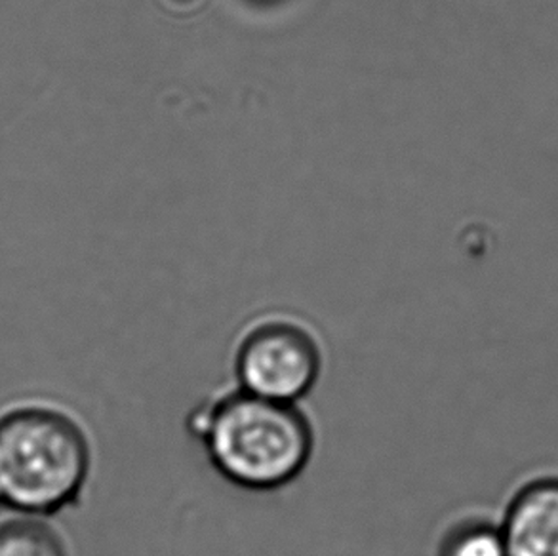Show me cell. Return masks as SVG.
<instances>
[{"label": "cell", "instance_id": "obj_3", "mask_svg": "<svg viewBox=\"0 0 558 556\" xmlns=\"http://www.w3.org/2000/svg\"><path fill=\"white\" fill-rule=\"evenodd\" d=\"M323 370L325 349L317 331L294 316H262L234 341V385L262 399L300 404Z\"/></svg>", "mask_w": 558, "mask_h": 556}, {"label": "cell", "instance_id": "obj_4", "mask_svg": "<svg viewBox=\"0 0 558 556\" xmlns=\"http://www.w3.org/2000/svg\"><path fill=\"white\" fill-rule=\"evenodd\" d=\"M507 556H558V476H539L514 492L499 519Z\"/></svg>", "mask_w": 558, "mask_h": 556}, {"label": "cell", "instance_id": "obj_1", "mask_svg": "<svg viewBox=\"0 0 558 556\" xmlns=\"http://www.w3.org/2000/svg\"><path fill=\"white\" fill-rule=\"evenodd\" d=\"M187 428L211 469L248 492L287 488L305 473L317 446L300 404L262 399L234 384L193 408Z\"/></svg>", "mask_w": 558, "mask_h": 556}, {"label": "cell", "instance_id": "obj_2", "mask_svg": "<svg viewBox=\"0 0 558 556\" xmlns=\"http://www.w3.org/2000/svg\"><path fill=\"white\" fill-rule=\"evenodd\" d=\"M92 446L73 418L23 408L0 421V504L53 515L76 504L90 479Z\"/></svg>", "mask_w": 558, "mask_h": 556}, {"label": "cell", "instance_id": "obj_5", "mask_svg": "<svg viewBox=\"0 0 558 556\" xmlns=\"http://www.w3.org/2000/svg\"><path fill=\"white\" fill-rule=\"evenodd\" d=\"M437 556H507L499 520L481 515L456 520L440 537Z\"/></svg>", "mask_w": 558, "mask_h": 556}, {"label": "cell", "instance_id": "obj_7", "mask_svg": "<svg viewBox=\"0 0 558 556\" xmlns=\"http://www.w3.org/2000/svg\"><path fill=\"white\" fill-rule=\"evenodd\" d=\"M246 4H250V7H256V8H272V7H280L284 0H244Z\"/></svg>", "mask_w": 558, "mask_h": 556}, {"label": "cell", "instance_id": "obj_6", "mask_svg": "<svg viewBox=\"0 0 558 556\" xmlns=\"http://www.w3.org/2000/svg\"><path fill=\"white\" fill-rule=\"evenodd\" d=\"M0 556H68V551L45 522L20 519L0 524Z\"/></svg>", "mask_w": 558, "mask_h": 556}]
</instances>
